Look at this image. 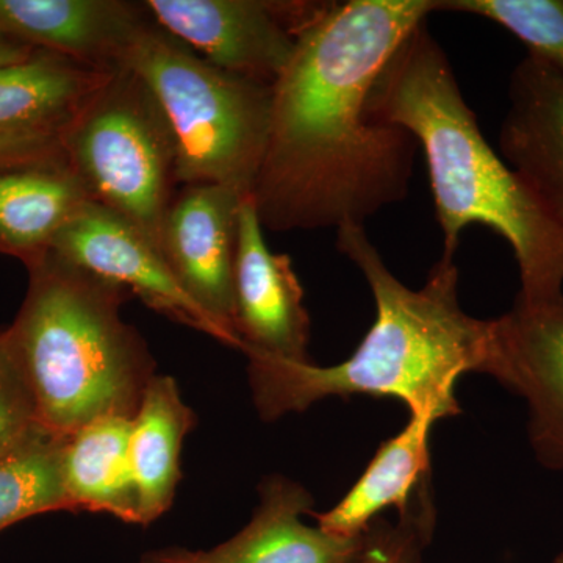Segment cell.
Segmentation results:
<instances>
[{
	"instance_id": "cell-1",
	"label": "cell",
	"mask_w": 563,
	"mask_h": 563,
	"mask_svg": "<svg viewBox=\"0 0 563 563\" xmlns=\"http://www.w3.org/2000/svg\"><path fill=\"white\" fill-rule=\"evenodd\" d=\"M439 0L325 2L273 84L268 143L252 198L263 229L363 225L409 195L418 143L368 113L404 40Z\"/></svg>"
},
{
	"instance_id": "cell-2",
	"label": "cell",
	"mask_w": 563,
	"mask_h": 563,
	"mask_svg": "<svg viewBox=\"0 0 563 563\" xmlns=\"http://www.w3.org/2000/svg\"><path fill=\"white\" fill-rule=\"evenodd\" d=\"M336 250L372 288V329L357 351L335 366L247 352L252 396L263 420L354 395L398 399L410 415H432L437 421L461 413L455 384L463 374H492L496 322L463 312L454 258H440L424 287L410 290L385 265L363 225L339 229Z\"/></svg>"
},
{
	"instance_id": "cell-3",
	"label": "cell",
	"mask_w": 563,
	"mask_h": 563,
	"mask_svg": "<svg viewBox=\"0 0 563 563\" xmlns=\"http://www.w3.org/2000/svg\"><path fill=\"white\" fill-rule=\"evenodd\" d=\"M368 113L406 129L424 152L443 257L483 224L509 244L520 272L517 301H563V232L528 185L484 139L446 52L422 22L374 81Z\"/></svg>"
},
{
	"instance_id": "cell-4",
	"label": "cell",
	"mask_w": 563,
	"mask_h": 563,
	"mask_svg": "<svg viewBox=\"0 0 563 563\" xmlns=\"http://www.w3.org/2000/svg\"><path fill=\"white\" fill-rule=\"evenodd\" d=\"M29 276L3 335L41 424L70 435L109 415L135 417L155 373L146 343L121 318L131 295L51 252Z\"/></svg>"
},
{
	"instance_id": "cell-5",
	"label": "cell",
	"mask_w": 563,
	"mask_h": 563,
	"mask_svg": "<svg viewBox=\"0 0 563 563\" xmlns=\"http://www.w3.org/2000/svg\"><path fill=\"white\" fill-rule=\"evenodd\" d=\"M129 68L146 81L172 128L177 179L252 195L268 143L273 85L210 65L152 21Z\"/></svg>"
},
{
	"instance_id": "cell-6",
	"label": "cell",
	"mask_w": 563,
	"mask_h": 563,
	"mask_svg": "<svg viewBox=\"0 0 563 563\" xmlns=\"http://www.w3.org/2000/svg\"><path fill=\"white\" fill-rule=\"evenodd\" d=\"M63 155L90 196L120 214L161 254L179 190L172 128L135 70H118L60 135Z\"/></svg>"
},
{
	"instance_id": "cell-7",
	"label": "cell",
	"mask_w": 563,
	"mask_h": 563,
	"mask_svg": "<svg viewBox=\"0 0 563 563\" xmlns=\"http://www.w3.org/2000/svg\"><path fill=\"white\" fill-rule=\"evenodd\" d=\"M152 20L203 60L273 85L325 2L299 0H146Z\"/></svg>"
},
{
	"instance_id": "cell-8",
	"label": "cell",
	"mask_w": 563,
	"mask_h": 563,
	"mask_svg": "<svg viewBox=\"0 0 563 563\" xmlns=\"http://www.w3.org/2000/svg\"><path fill=\"white\" fill-rule=\"evenodd\" d=\"M51 254L139 296L150 309L165 314L225 346L242 351L239 336L214 320L181 287L161 252L120 214L87 202L55 236Z\"/></svg>"
},
{
	"instance_id": "cell-9",
	"label": "cell",
	"mask_w": 563,
	"mask_h": 563,
	"mask_svg": "<svg viewBox=\"0 0 563 563\" xmlns=\"http://www.w3.org/2000/svg\"><path fill=\"white\" fill-rule=\"evenodd\" d=\"M254 198L244 196L239 210L233 298L235 331L243 352L290 362H309L310 317L291 258L266 244Z\"/></svg>"
},
{
	"instance_id": "cell-10",
	"label": "cell",
	"mask_w": 563,
	"mask_h": 563,
	"mask_svg": "<svg viewBox=\"0 0 563 563\" xmlns=\"http://www.w3.org/2000/svg\"><path fill=\"white\" fill-rule=\"evenodd\" d=\"M492 376L525 399L537 461L563 472V301H517L496 318Z\"/></svg>"
},
{
	"instance_id": "cell-11",
	"label": "cell",
	"mask_w": 563,
	"mask_h": 563,
	"mask_svg": "<svg viewBox=\"0 0 563 563\" xmlns=\"http://www.w3.org/2000/svg\"><path fill=\"white\" fill-rule=\"evenodd\" d=\"M243 198L220 185H184L166 214L162 244L184 290L236 336L233 266Z\"/></svg>"
},
{
	"instance_id": "cell-12",
	"label": "cell",
	"mask_w": 563,
	"mask_h": 563,
	"mask_svg": "<svg viewBox=\"0 0 563 563\" xmlns=\"http://www.w3.org/2000/svg\"><path fill=\"white\" fill-rule=\"evenodd\" d=\"M152 21L143 2L0 0V32L103 73L129 68Z\"/></svg>"
},
{
	"instance_id": "cell-13",
	"label": "cell",
	"mask_w": 563,
	"mask_h": 563,
	"mask_svg": "<svg viewBox=\"0 0 563 563\" xmlns=\"http://www.w3.org/2000/svg\"><path fill=\"white\" fill-rule=\"evenodd\" d=\"M313 498L301 485L273 476L261 485V504L246 528L211 550L172 547L150 551L140 563H355L368 533L331 536L302 521Z\"/></svg>"
},
{
	"instance_id": "cell-14",
	"label": "cell",
	"mask_w": 563,
	"mask_h": 563,
	"mask_svg": "<svg viewBox=\"0 0 563 563\" xmlns=\"http://www.w3.org/2000/svg\"><path fill=\"white\" fill-rule=\"evenodd\" d=\"M499 150L563 232V74L529 54L510 76Z\"/></svg>"
},
{
	"instance_id": "cell-15",
	"label": "cell",
	"mask_w": 563,
	"mask_h": 563,
	"mask_svg": "<svg viewBox=\"0 0 563 563\" xmlns=\"http://www.w3.org/2000/svg\"><path fill=\"white\" fill-rule=\"evenodd\" d=\"M87 202L90 196L66 162L0 169V254L27 269L38 265Z\"/></svg>"
},
{
	"instance_id": "cell-16",
	"label": "cell",
	"mask_w": 563,
	"mask_h": 563,
	"mask_svg": "<svg viewBox=\"0 0 563 563\" xmlns=\"http://www.w3.org/2000/svg\"><path fill=\"white\" fill-rule=\"evenodd\" d=\"M111 74L41 49L0 66V132L62 135Z\"/></svg>"
},
{
	"instance_id": "cell-17",
	"label": "cell",
	"mask_w": 563,
	"mask_h": 563,
	"mask_svg": "<svg viewBox=\"0 0 563 563\" xmlns=\"http://www.w3.org/2000/svg\"><path fill=\"white\" fill-rule=\"evenodd\" d=\"M435 422L432 415H410L406 428L380 444L342 501L314 515L318 528L343 539H358L372 531L373 521L384 510L396 507L399 515L406 514L431 472L429 439Z\"/></svg>"
},
{
	"instance_id": "cell-18",
	"label": "cell",
	"mask_w": 563,
	"mask_h": 563,
	"mask_svg": "<svg viewBox=\"0 0 563 563\" xmlns=\"http://www.w3.org/2000/svg\"><path fill=\"white\" fill-rule=\"evenodd\" d=\"M196 424L172 376L155 374L144 388L132 421L131 462L141 526L172 507L180 481V451Z\"/></svg>"
},
{
	"instance_id": "cell-19",
	"label": "cell",
	"mask_w": 563,
	"mask_h": 563,
	"mask_svg": "<svg viewBox=\"0 0 563 563\" xmlns=\"http://www.w3.org/2000/svg\"><path fill=\"white\" fill-rule=\"evenodd\" d=\"M133 418L109 415L66 437L65 485L70 509L140 525L131 462Z\"/></svg>"
},
{
	"instance_id": "cell-20",
	"label": "cell",
	"mask_w": 563,
	"mask_h": 563,
	"mask_svg": "<svg viewBox=\"0 0 563 563\" xmlns=\"http://www.w3.org/2000/svg\"><path fill=\"white\" fill-rule=\"evenodd\" d=\"M66 437L40 424L0 457V532L35 515L73 510L63 470Z\"/></svg>"
},
{
	"instance_id": "cell-21",
	"label": "cell",
	"mask_w": 563,
	"mask_h": 563,
	"mask_svg": "<svg viewBox=\"0 0 563 563\" xmlns=\"http://www.w3.org/2000/svg\"><path fill=\"white\" fill-rule=\"evenodd\" d=\"M439 11L474 14L501 25L529 55L563 74V0H439Z\"/></svg>"
},
{
	"instance_id": "cell-22",
	"label": "cell",
	"mask_w": 563,
	"mask_h": 563,
	"mask_svg": "<svg viewBox=\"0 0 563 563\" xmlns=\"http://www.w3.org/2000/svg\"><path fill=\"white\" fill-rule=\"evenodd\" d=\"M429 481L421 485L395 526H373L365 550L355 563H418L433 528Z\"/></svg>"
},
{
	"instance_id": "cell-23",
	"label": "cell",
	"mask_w": 563,
	"mask_h": 563,
	"mask_svg": "<svg viewBox=\"0 0 563 563\" xmlns=\"http://www.w3.org/2000/svg\"><path fill=\"white\" fill-rule=\"evenodd\" d=\"M40 424L31 388L5 335L0 332V457L14 450Z\"/></svg>"
},
{
	"instance_id": "cell-24",
	"label": "cell",
	"mask_w": 563,
	"mask_h": 563,
	"mask_svg": "<svg viewBox=\"0 0 563 563\" xmlns=\"http://www.w3.org/2000/svg\"><path fill=\"white\" fill-rule=\"evenodd\" d=\"M51 162H66L60 135L0 132V169Z\"/></svg>"
},
{
	"instance_id": "cell-25",
	"label": "cell",
	"mask_w": 563,
	"mask_h": 563,
	"mask_svg": "<svg viewBox=\"0 0 563 563\" xmlns=\"http://www.w3.org/2000/svg\"><path fill=\"white\" fill-rule=\"evenodd\" d=\"M33 49L31 46L20 43L5 33L0 32V66L10 65V63L24 60L29 55H32Z\"/></svg>"
},
{
	"instance_id": "cell-26",
	"label": "cell",
	"mask_w": 563,
	"mask_h": 563,
	"mask_svg": "<svg viewBox=\"0 0 563 563\" xmlns=\"http://www.w3.org/2000/svg\"><path fill=\"white\" fill-rule=\"evenodd\" d=\"M554 563H563V553L555 559Z\"/></svg>"
}]
</instances>
